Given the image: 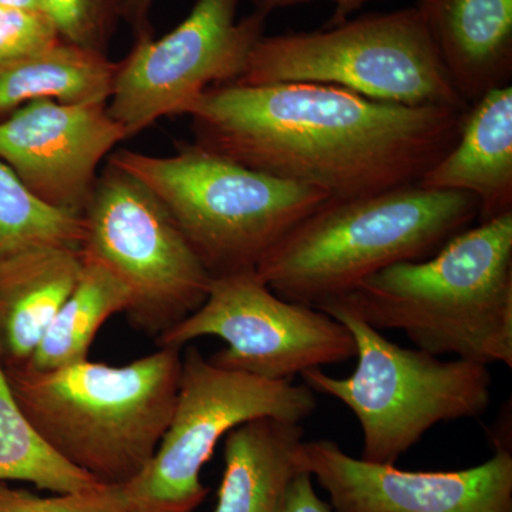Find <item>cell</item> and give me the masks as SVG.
<instances>
[{
    "label": "cell",
    "instance_id": "obj_1",
    "mask_svg": "<svg viewBox=\"0 0 512 512\" xmlns=\"http://www.w3.org/2000/svg\"><path fill=\"white\" fill-rule=\"evenodd\" d=\"M467 111L380 103L326 84L229 83L187 116L198 146L349 200L419 184L457 143Z\"/></svg>",
    "mask_w": 512,
    "mask_h": 512
},
{
    "label": "cell",
    "instance_id": "obj_2",
    "mask_svg": "<svg viewBox=\"0 0 512 512\" xmlns=\"http://www.w3.org/2000/svg\"><path fill=\"white\" fill-rule=\"evenodd\" d=\"M434 356L512 367V212L451 238L430 258L389 266L330 299ZM328 302V301H326Z\"/></svg>",
    "mask_w": 512,
    "mask_h": 512
},
{
    "label": "cell",
    "instance_id": "obj_3",
    "mask_svg": "<svg viewBox=\"0 0 512 512\" xmlns=\"http://www.w3.org/2000/svg\"><path fill=\"white\" fill-rule=\"evenodd\" d=\"M477 220L473 195L420 184L330 200L289 231L255 271L276 295L315 308L389 266L430 258Z\"/></svg>",
    "mask_w": 512,
    "mask_h": 512
},
{
    "label": "cell",
    "instance_id": "obj_4",
    "mask_svg": "<svg viewBox=\"0 0 512 512\" xmlns=\"http://www.w3.org/2000/svg\"><path fill=\"white\" fill-rule=\"evenodd\" d=\"M181 349L111 366L86 359L36 372L6 369L12 392L40 436L100 484L123 485L156 454L173 414Z\"/></svg>",
    "mask_w": 512,
    "mask_h": 512
},
{
    "label": "cell",
    "instance_id": "obj_5",
    "mask_svg": "<svg viewBox=\"0 0 512 512\" xmlns=\"http://www.w3.org/2000/svg\"><path fill=\"white\" fill-rule=\"evenodd\" d=\"M107 161L157 195L211 278L256 269L289 231L332 200L197 143L181 144L163 157L120 150Z\"/></svg>",
    "mask_w": 512,
    "mask_h": 512
},
{
    "label": "cell",
    "instance_id": "obj_6",
    "mask_svg": "<svg viewBox=\"0 0 512 512\" xmlns=\"http://www.w3.org/2000/svg\"><path fill=\"white\" fill-rule=\"evenodd\" d=\"M315 308L352 332L357 366L343 379L309 369L303 383L352 410L362 427V460L394 466L436 424L487 412L493 384L488 366L402 348L342 303Z\"/></svg>",
    "mask_w": 512,
    "mask_h": 512
},
{
    "label": "cell",
    "instance_id": "obj_7",
    "mask_svg": "<svg viewBox=\"0 0 512 512\" xmlns=\"http://www.w3.org/2000/svg\"><path fill=\"white\" fill-rule=\"evenodd\" d=\"M237 84L315 83L380 103L467 111L419 8L262 36Z\"/></svg>",
    "mask_w": 512,
    "mask_h": 512
},
{
    "label": "cell",
    "instance_id": "obj_8",
    "mask_svg": "<svg viewBox=\"0 0 512 512\" xmlns=\"http://www.w3.org/2000/svg\"><path fill=\"white\" fill-rule=\"evenodd\" d=\"M305 383L269 380L214 365L197 348L181 363L170 423L156 454L119 487L128 512H192L207 497L201 471L229 431L256 419L302 423L315 413Z\"/></svg>",
    "mask_w": 512,
    "mask_h": 512
},
{
    "label": "cell",
    "instance_id": "obj_9",
    "mask_svg": "<svg viewBox=\"0 0 512 512\" xmlns=\"http://www.w3.org/2000/svg\"><path fill=\"white\" fill-rule=\"evenodd\" d=\"M82 252L130 295L126 315L141 332L163 335L207 299L211 275L156 194L107 161L83 211Z\"/></svg>",
    "mask_w": 512,
    "mask_h": 512
},
{
    "label": "cell",
    "instance_id": "obj_10",
    "mask_svg": "<svg viewBox=\"0 0 512 512\" xmlns=\"http://www.w3.org/2000/svg\"><path fill=\"white\" fill-rule=\"evenodd\" d=\"M204 336L227 343L210 357L214 365L269 380L292 382L356 357L355 338L342 322L276 295L255 269L212 278L200 308L156 340L160 348L183 349Z\"/></svg>",
    "mask_w": 512,
    "mask_h": 512
},
{
    "label": "cell",
    "instance_id": "obj_11",
    "mask_svg": "<svg viewBox=\"0 0 512 512\" xmlns=\"http://www.w3.org/2000/svg\"><path fill=\"white\" fill-rule=\"evenodd\" d=\"M238 0H197L187 18L161 39L138 37L117 63L109 113L131 138L163 117L188 114L211 87L235 83L266 15L238 19Z\"/></svg>",
    "mask_w": 512,
    "mask_h": 512
},
{
    "label": "cell",
    "instance_id": "obj_12",
    "mask_svg": "<svg viewBox=\"0 0 512 512\" xmlns=\"http://www.w3.org/2000/svg\"><path fill=\"white\" fill-rule=\"evenodd\" d=\"M295 463L329 494L333 512H512L508 448L466 470L406 471L349 456L332 440H302Z\"/></svg>",
    "mask_w": 512,
    "mask_h": 512
},
{
    "label": "cell",
    "instance_id": "obj_13",
    "mask_svg": "<svg viewBox=\"0 0 512 512\" xmlns=\"http://www.w3.org/2000/svg\"><path fill=\"white\" fill-rule=\"evenodd\" d=\"M123 127L107 103L37 100L0 119V160L47 204L83 215Z\"/></svg>",
    "mask_w": 512,
    "mask_h": 512
},
{
    "label": "cell",
    "instance_id": "obj_14",
    "mask_svg": "<svg viewBox=\"0 0 512 512\" xmlns=\"http://www.w3.org/2000/svg\"><path fill=\"white\" fill-rule=\"evenodd\" d=\"M417 8L468 106L510 84L512 0H419Z\"/></svg>",
    "mask_w": 512,
    "mask_h": 512
},
{
    "label": "cell",
    "instance_id": "obj_15",
    "mask_svg": "<svg viewBox=\"0 0 512 512\" xmlns=\"http://www.w3.org/2000/svg\"><path fill=\"white\" fill-rule=\"evenodd\" d=\"M419 184L473 195L480 222L512 212L511 84L484 94L468 109L457 143Z\"/></svg>",
    "mask_w": 512,
    "mask_h": 512
},
{
    "label": "cell",
    "instance_id": "obj_16",
    "mask_svg": "<svg viewBox=\"0 0 512 512\" xmlns=\"http://www.w3.org/2000/svg\"><path fill=\"white\" fill-rule=\"evenodd\" d=\"M82 249L40 245L0 256V357L26 365L82 275Z\"/></svg>",
    "mask_w": 512,
    "mask_h": 512
},
{
    "label": "cell",
    "instance_id": "obj_17",
    "mask_svg": "<svg viewBox=\"0 0 512 512\" xmlns=\"http://www.w3.org/2000/svg\"><path fill=\"white\" fill-rule=\"evenodd\" d=\"M301 423L256 419L225 437L224 476L214 512H279L299 468Z\"/></svg>",
    "mask_w": 512,
    "mask_h": 512
},
{
    "label": "cell",
    "instance_id": "obj_18",
    "mask_svg": "<svg viewBox=\"0 0 512 512\" xmlns=\"http://www.w3.org/2000/svg\"><path fill=\"white\" fill-rule=\"evenodd\" d=\"M117 63L99 50L57 42L0 66V119L37 100L109 103Z\"/></svg>",
    "mask_w": 512,
    "mask_h": 512
},
{
    "label": "cell",
    "instance_id": "obj_19",
    "mask_svg": "<svg viewBox=\"0 0 512 512\" xmlns=\"http://www.w3.org/2000/svg\"><path fill=\"white\" fill-rule=\"evenodd\" d=\"M82 275L60 306L25 369L46 372L89 359L101 326L127 313L130 295L106 266L84 256Z\"/></svg>",
    "mask_w": 512,
    "mask_h": 512
},
{
    "label": "cell",
    "instance_id": "obj_20",
    "mask_svg": "<svg viewBox=\"0 0 512 512\" xmlns=\"http://www.w3.org/2000/svg\"><path fill=\"white\" fill-rule=\"evenodd\" d=\"M8 481H25L55 494L80 493L100 485L40 436L16 400L0 357V483Z\"/></svg>",
    "mask_w": 512,
    "mask_h": 512
},
{
    "label": "cell",
    "instance_id": "obj_21",
    "mask_svg": "<svg viewBox=\"0 0 512 512\" xmlns=\"http://www.w3.org/2000/svg\"><path fill=\"white\" fill-rule=\"evenodd\" d=\"M83 215L47 204L0 160V256L62 245L82 249Z\"/></svg>",
    "mask_w": 512,
    "mask_h": 512
},
{
    "label": "cell",
    "instance_id": "obj_22",
    "mask_svg": "<svg viewBox=\"0 0 512 512\" xmlns=\"http://www.w3.org/2000/svg\"><path fill=\"white\" fill-rule=\"evenodd\" d=\"M40 9L63 42L103 52L117 0H40Z\"/></svg>",
    "mask_w": 512,
    "mask_h": 512
},
{
    "label": "cell",
    "instance_id": "obj_23",
    "mask_svg": "<svg viewBox=\"0 0 512 512\" xmlns=\"http://www.w3.org/2000/svg\"><path fill=\"white\" fill-rule=\"evenodd\" d=\"M0 512H128L117 485L100 484L80 493L42 495L0 483Z\"/></svg>",
    "mask_w": 512,
    "mask_h": 512
},
{
    "label": "cell",
    "instance_id": "obj_24",
    "mask_svg": "<svg viewBox=\"0 0 512 512\" xmlns=\"http://www.w3.org/2000/svg\"><path fill=\"white\" fill-rule=\"evenodd\" d=\"M60 40L42 10L0 6V66L43 52Z\"/></svg>",
    "mask_w": 512,
    "mask_h": 512
},
{
    "label": "cell",
    "instance_id": "obj_25",
    "mask_svg": "<svg viewBox=\"0 0 512 512\" xmlns=\"http://www.w3.org/2000/svg\"><path fill=\"white\" fill-rule=\"evenodd\" d=\"M279 512H333L329 503L323 501L313 487V478L308 471L299 470L286 491L284 504Z\"/></svg>",
    "mask_w": 512,
    "mask_h": 512
},
{
    "label": "cell",
    "instance_id": "obj_26",
    "mask_svg": "<svg viewBox=\"0 0 512 512\" xmlns=\"http://www.w3.org/2000/svg\"><path fill=\"white\" fill-rule=\"evenodd\" d=\"M308 2H316V0H252L256 12L264 13L266 16L276 9H284L288 8V6L301 5V3ZM329 2L335 3L338 6L339 15L346 16L352 10L360 8V6L365 5L367 2H372V0H329Z\"/></svg>",
    "mask_w": 512,
    "mask_h": 512
},
{
    "label": "cell",
    "instance_id": "obj_27",
    "mask_svg": "<svg viewBox=\"0 0 512 512\" xmlns=\"http://www.w3.org/2000/svg\"><path fill=\"white\" fill-rule=\"evenodd\" d=\"M154 0H124L123 13L126 15L128 22L136 28L138 37L147 35L144 28L147 25L148 13Z\"/></svg>",
    "mask_w": 512,
    "mask_h": 512
},
{
    "label": "cell",
    "instance_id": "obj_28",
    "mask_svg": "<svg viewBox=\"0 0 512 512\" xmlns=\"http://www.w3.org/2000/svg\"><path fill=\"white\" fill-rule=\"evenodd\" d=\"M0 6L25 10H42L40 9V0H0Z\"/></svg>",
    "mask_w": 512,
    "mask_h": 512
}]
</instances>
